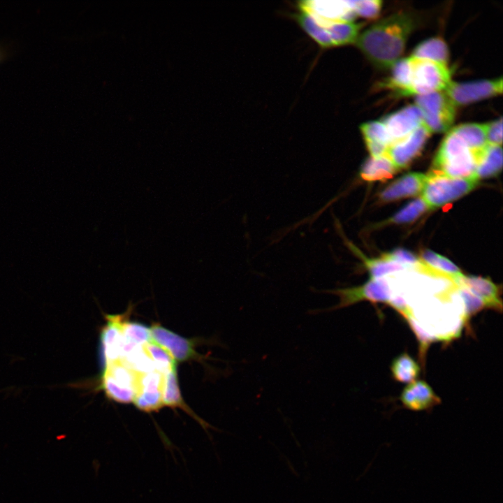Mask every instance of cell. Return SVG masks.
Returning a JSON list of instances; mask_svg holds the SVG:
<instances>
[{
	"instance_id": "cell-1",
	"label": "cell",
	"mask_w": 503,
	"mask_h": 503,
	"mask_svg": "<svg viewBox=\"0 0 503 503\" xmlns=\"http://www.w3.org/2000/svg\"><path fill=\"white\" fill-rule=\"evenodd\" d=\"M414 24L413 17L409 13H395L365 29L355 43L374 66L388 69L403 52Z\"/></svg>"
},
{
	"instance_id": "cell-2",
	"label": "cell",
	"mask_w": 503,
	"mask_h": 503,
	"mask_svg": "<svg viewBox=\"0 0 503 503\" xmlns=\"http://www.w3.org/2000/svg\"><path fill=\"white\" fill-rule=\"evenodd\" d=\"M478 159L453 132L444 138L433 161L429 173L450 177H476Z\"/></svg>"
},
{
	"instance_id": "cell-3",
	"label": "cell",
	"mask_w": 503,
	"mask_h": 503,
	"mask_svg": "<svg viewBox=\"0 0 503 503\" xmlns=\"http://www.w3.org/2000/svg\"><path fill=\"white\" fill-rule=\"evenodd\" d=\"M296 17L303 30L323 48L355 43L361 28L353 21H328L301 10Z\"/></svg>"
},
{
	"instance_id": "cell-4",
	"label": "cell",
	"mask_w": 503,
	"mask_h": 503,
	"mask_svg": "<svg viewBox=\"0 0 503 503\" xmlns=\"http://www.w3.org/2000/svg\"><path fill=\"white\" fill-rule=\"evenodd\" d=\"M421 191V198L429 209L435 210L467 194L479 183L476 177H450L428 173Z\"/></svg>"
},
{
	"instance_id": "cell-5",
	"label": "cell",
	"mask_w": 503,
	"mask_h": 503,
	"mask_svg": "<svg viewBox=\"0 0 503 503\" xmlns=\"http://www.w3.org/2000/svg\"><path fill=\"white\" fill-rule=\"evenodd\" d=\"M409 59L411 80L408 96L444 92L452 82L447 66L412 56Z\"/></svg>"
},
{
	"instance_id": "cell-6",
	"label": "cell",
	"mask_w": 503,
	"mask_h": 503,
	"mask_svg": "<svg viewBox=\"0 0 503 503\" xmlns=\"http://www.w3.org/2000/svg\"><path fill=\"white\" fill-rule=\"evenodd\" d=\"M416 105L423 115V124L430 133H444L452 126L455 106L445 92L416 96Z\"/></svg>"
},
{
	"instance_id": "cell-7",
	"label": "cell",
	"mask_w": 503,
	"mask_h": 503,
	"mask_svg": "<svg viewBox=\"0 0 503 503\" xmlns=\"http://www.w3.org/2000/svg\"><path fill=\"white\" fill-rule=\"evenodd\" d=\"M138 375L119 360L105 365L101 386L109 398L119 403L133 402Z\"/></svg>"
},
{
	"instance_id": "cell-8",
	"label": "cell",
	"mask_w": 503,
	"mask_h": 503,
	"mask_svg": "<svg viewBox=\"0 0 503 503\" xmlns=\"http://www.w3.org/2000/svg\"><path fill=\"white\" fill-rule=\"evenodd\" d=\"M325 292L335 295L340 299L339 302L329 308L328 311L347 307L361 301L388 303L393 296L388 283L382 278L370 279L358 286L328 290Z\"/></svg>"
},
{
	"instance_id": "cell-9",
	"label": "cell",
	"mask_w": 503,
	"mask_h": 503,
	"mask_svg": "<svg viewBox=\"0 0 503 503\" xmlns=\"http://www.w3.org/2000/svg\"><path fill=\"white\" fill-rule=\"evenodd\" d=\"M444 92L456 108L501 94L502 78L464 82H451Z\"/></svg>"
},
{
	"instance_id": "cell-10",
	"label": "cell",
	"mask_w": 503,
	"mask_h": 503,
	"mask_svg": "<svg viewBox=\"0 0 503 503\" xmlns=\"http://www.w3.org/2000/svg\"><path fill=\"white\" fill-rule=\"evenodd\" d=\"M430 131L422 123L405 138L390 144L385 156L397 170L407 167L423 150Z\"/></svg>"
},
{
	"instance_id": "cell-11",
	"label": "cell",
	"mask_w": 503,
	"mask_h": 503,
	"mask_svg": "<svg viewBox=\"0 0 503 503\" xmlns=\"http://www.w3.org/2000/svg\"><path fill=\"white\" fill-rule=\"evenodd\" d=\"M163 374L154 370L139 374L133 400L135 406L145 412L156 411L163 407Z\"/></svg>"
},
{
	"instance_id": "cell-12",
	"label": "cell",
	"mask_w": 503,
	"mask_h": 503,
	"mask_svg": "<svg viewBox=\"0 0 503 503\" xmlns=\"http://www.w3.org/2000/svg\"><path fill=\"white\" fill-rule=\"evenodd\" d=\"M151 342L165 350L175 362H183L196 358L197 353L191 340L154 323L150 328Z\"/></svg>"
},
{
	"instance_id": "cell-13",
	"label": "cell",
	"mask_w": 503,
	"mask_h": 503,
	"mask_svg": "<svg viewBox=\"0 0 503 503\" xmlns=\"http://www.w3.org/2000/svg\"><path fill=\"white\" fill-rule=\"evenodd\" d=\"M381 122L393 143L405 138L417 129L423 123V115L419 108L412 104L388 115Z\"/></svg>"
},
{
	"instance_id": "cell-14",
	"label": "cell",
	"mask_w": 503,
	"mask_h": 503,
	"mask_svg": "<svg viewBox=\"0 0 503 503\" xmlns=\"http://www.w3.org/2000/svg\"><path fill=\"white\" fill-rule=\"evenodd\" d=\"M300 10L328 21H353L356 16L351 1H302Z\"/></svg>"
},
{
	"instance_id": "cell-15",
	"label": "cell",
	"mask_w": 503,
	"mask_h": 503,
	"mask_svg": "<svg viewBox=\"0 0 503 503\" xmlns=\"http://www.w3.org/2000/svg\"><path fill=\"white\" fill-rule=\"evenodd\" d=\"M455 284L462 286L478 297L485 308L502 312V302L498 286L490 279L482 277L462 275Z\"/></svg>"
},
{
	"instance_id": "cell-16",
	"label": "cell",
	"mask_w": 503,
	"mask_h": 503,
	"mask_svg": "<svg viewBox=\"0 0 503 503\" xmlns=\"http://www.w3.org/2000/svg\"><path fill=\"white\" fill-rule=\"evenodd\" d=\"M404 407L411 411L430 410L440 404L441 399L425 381H414L408 384L400 396Z\"/></svg>"
},
{
	"instance_id": "cell-17",
	"label": "cell",
	"mask_w": 503,
	"mask_h": 503,
	"mask_svg": "<svg viewBox=\"0 0 503 503\" xmlns=\"http://www.w3.org/2000/svg\"><path fill=\"white\" fill-rule=\"evenodd\" d=\"M427 176L419 173H409L395 180L379 195L380 202L386 203L414 196L421 193Z\"/></svg>"
},
{
	"instance_id": "cell-18",
	"label": "cell",
	"mask_w": 503,
	"mask_h": 503,
	"mask_svg": "<svg viewBox=\"0 0 503 503\" xmlns=\"http://www.w3.org/2000/svg\"><path fill=\"white\" fill-rule=\"evenodd\" d=\"M107 323L101 333L102 351L105 365L119 360L122 355V323L119 315L107 316Z\"/></svg>"
},
{
	"instance_id": "cell-19",
	"label": "cell",
	"mask_w": 503,
	"mask_h": 503,
	"mask_svg": "<svg viewBox=\"0 0 503 503\" xmlns=\"http://www.w3.org/2000/svg\"><path fill=\"white\" fill-rule=\"evenodd\" d=\"M163 404L172 408H180L185 411L191 418L196 420L202 428L208 433V428H214L208 423L200 418L185 403L180 391L176 366L173 367L168 373L163 375Z\"/></svg>"
},
{
	"instance_id": "cell-20",
	"label": "cell",
	"mask_w": 503,
	"mask_h": 503,
	"mask_svg": "<svg viewBox=\"0 0 503 503\" xmlns=\"http://www.w3.org/2000/svg\"><path fill=\"white\" fill-rule=\"evenodd\" d=\"M476 155L479 160L488 146L486 124L467 123L451 130Z\"/></svg>"
},
{
	"instance_id": "cell-21",
	"label": "cell",
	"mask_w": 503,
	"mask_h": 503,
	"mask_svg": "<svg viewBox=\"0 0 503 503\" xmlns=\"http://www.w3.org/2000/svg\"><path fill=\"white\" fill-rule=\"evenodd\" d=\"M347 246L359 257L370 275L371 279H380L385 275L405 270H414V268L388 261L381 258H368L361 252L353 244L347 241Z\"/></svg>"
},
{
	"instance_id": "cell-22",
	"label": "cell",
	"mask_w": 503,
	"mask_h": 503,
	"mask_svg": "<svg viewBox=\"0 0 503 503\" xmlns=\"http://www.w3.org/2000/svg\"><path fill=\"white\" fill-rule=\"evenodd\" d=\"M122 360L135 348L151 342L150 328L136 322L122 323Z\"/></svg>"
},
{
	"instance_id": "cell-23",
	"label": "cell",
	"mask_w": 503,
	"mask_h": 503,
	"mask_svg": "<svg viewBox=\"0 0 503 503\" xmlns=\"http://www.w3.org/2000/svg\"><path fill=\"white\" fill-rule=\"evenodd\" d=\"M391 76L382 84L401 96H408L411 80V66L409 57L399 59L391 68Z\"/></svg>"
},
{
	"instance_id": "cell-24",
	"label": "cell",
	"mask_w": 503,
	"mask_h": 503,
	"mask_svg": "<svg viewBox=\"0 0 503 503\" xmlns=\"http://www.w3.org/2000/svg\"><path fill=\"white\" fill-rule=\"evenodd\" d=\"M398 171L393 163L384 155L368 158L363 164L360 175L367 181L386 180Z\"/></svg>"
},
{
	"instance_id": "cell-25",
	"label": "cell",
	"mask_w": 503,
	"mask_h": 503,
	"mask_svg": "<svg viewBox=\"0 0 503 503\" xmlns=\"http://www.w3.org/2000/svg\"><path fill=\"white\" fill-rule=\"evenodd\" d=\"M502 168V145H488L481 156L476 170V176L488 178L497 175Z\"/></svg>"
},
{
	"instance_id": "cell-26",
	"label": "cell",
	"mask_w": 503,
	"mask_h": 503,
	"mask_svg": "<svg viewBox=\"0 0 503 503\" xmlns=\"http://www.w3.org/2000/svg\"><path fill=\"white\" fill-rule=\"evenodd\" d=\"M412 57L432 60L447 66L449 50L446 43L435 37L423 41L414 50Z\"/></svg>"
},
{
	"instance_id": "cell-27",
	"label": "cell",
	"mask_w": 503,
	"mask_h": 503,
	"mask_svg": "<svg viewBox=\"0 0 503 503\" xmlns=\"http://www.w3.org/2000/svg\"><path fill=\"white\" fill-rule=\"evenodd\" d=\"M391 371L395 381L411 383L418 377L420 367L407 353H402L393 360Z\"/></svg>"
},
{
	"instance_id": "cell-28",
	"label": "cell",
	"mask_w": 503,
	"mask_h": 503,
	"mask_svg": "<svg viewBox=\"0 0 503 503\" xmlns=\"http://www.w3.org/2000/svg\"><path fill=\"white\" fill-rule=\"evenodd\" d=\"M420 258L428 266L441 273L446 279L454 284L457 279L463 275L452 261L431 250H424Z\"/></svg>"
},
{
	"instance_id": "cell-29",
	"label": "cell",
	"mask_w": 503,
	"mask_h": 503,
	"mask_svg": "<svg viewBox=\"0 0 503 503\" xmlns=\"http://www.w3.org/2000/svg\"><path fill=\"white\" fill-rule=\"evenodd\" d=\"M360 129L366 146L384 145L388 147L391 143L387 129L382 122L371 121L363 123L360 125Z\"/></svg>"
},
{
	"instance_id": "cell-30",
	"label": "cell",
	"mask_w": 503,
	"mask_h": 503,
	"mask_svg": "<svg viewBox=\"0 0 503 503\" xmlns=\"http://www.w3.org/2000/svg\"><path fill=\"white\" fill-rule=\"evenodd\" d=\"M428 210L430 209L426 203L421 197L418 198L410 202L393 217L383 221L381 225L410 223Z\"/></svg>"
},
{
	"instance_id": "cell-31",
	"label": "cell",
	"mask_w": 503,
	"mask_h": 503,
	"mask_svg": "<svg viewBox=\"0 0 503 503\" xmlns=\"http://www.w3.org/2000/svg\"><path fill=\"white\" fill-rule=\"evenodd\" d=\"M143 347L153 361L155 370L161 372L163 375L176 366V362L172 357L165 350L154 342H149L143 344Z\"/></svg>"
},
{
	"instance_id": "cell-32",
	"label": "cell",
	"mask_w": 503,
	"mask_h": 503,
	"mask_svg": "<svg viewBox=\"0 0 503 503\" xmlns=\"http://www.w3.org/2000/svg\"><path fill=\"white\" fill-rule=\"evenodd\" d=\"M120 360L131 370L138 374L155 370L153 361L145 351L143 346L135 348Z\"/></svg>"
},
{
	"instance_id": "cell-33",
	"label": "cell",
	"mask_w": 503,
	"mask_h": 503,
	"mask_svg": "<svg viewBox=\"0 0 503 503\" xmlns=\"http://www.w3.org/2000/svg\"><path fill=\"white\" fill-rule=\"evenodd\" d=\"M460 298L462 299L465 307V319L468 320L472 316L485 308L483 302L466 288L456 285Z\"/></svg>"
},
{
	"instance_id": "cell-34",
	"label": "cell",
	"mask_w": 503,
	"mask_h": 503,
	"mask_svg": "<svg viewBox=\"0 0 503 503\" xmlns=\"http://www.w3.org/2000/svg\"><path fill=\"white\" fill-rule=\"evenodd\" d=\"M356 15L374 19L379 14L381 1L379 0L351 1Z\"/></svg>"
},
{
	"instance_id": "cell-35",
	"label": "cell",
	"mask_w": 503,
	"mask_h": 503,
	"mask_svg": "<svg viewBox=\"0 0 503 503\" xmlns=\"http://www.w3.org/2000/svg\"><path fill=\"white\" fill-rule=\"evenodd\" d=\"M381 258L388 261H393L399 264L411 266L414 268V270L421 261V259L418 258L411 252L401 248L396 249L388 253H384L381 255Z\"/></svg>"
},
{
	"instance_id": "cell-36",
	"label": "cell",
	"mask_w": 503,
	"mask_h": 503,
	"mask_svg": "<svg viewBox=\"0 0 503 503\" xmlns=\"http://www.w3.org/2000/svg\"><path fill=\"white\" fill-rule=\"evenodd\" d=\"M406 320L419 342L420 357L422 364L423 365L425 353L431 342L433 341V338L421 328L414 319H413V316L409 317L406 319Z\"/></svg>"
},
{
	"instance_id": "cell-37",
	"label": "cell",
	"mask_w": 503,
	"mask_h": 503,
	"mask_svg": "<svg viewBox=\"0 0 503 503\" xmlns=\"http://www.w3.org/2000/svg\"><path fill=\"white\" fill-rule=\"evenodd\" d=\"M486 139L488 145H502V118L486 124Z\"/></svg>"
}]
</instances>
